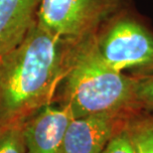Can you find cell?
Wrapping results in <instances>:
<instances>
[{"label": "cell", "mask_w": 153, "mask_h": 153, "mask_svg": "<svg viewBox=\"0 0 153 153\" xmlns=\"http://www.w3.org/2000/svg\"><path fill=\"white\" fill-rule=\"evenodd\" d=\"M66 40L36 23L25 39L0 58V130L22 126L55 102L65 75Z\"/></svg>", "instance_id": "6da1fadb"}, {"label": "cell", "mask_w": 153, "mask_h": 153, "mask_svg": "<svg viewBox=\"0 0 153 153\" xmlns=\"http://www.w3.org/2000/svg\"><path fill=\"white\" fill-rule=\"evenodd\" d=\"M134 105L137 108L153 111V75L135 78Z\"/></svg>", "instance_id": "9c48e42d"}, {"label": "cell", "mask_w": 153, "mask_h": 153, "mask_svg": "<svg viewBox=\"0 0 153 153\" xmlns=\"http://www.w3.org/2000/svg\"><path fill=\"white\" fill-rule=\"evenodd\" d=\"M102 153H136L133 143L123 128L111 139Z\"/></svg>", "instance_id": "8fae6325"}, {"label": "cell", "mask_w": 153, "mask_h": 153, "mask_svg": "<svg viewBox=\"0 0 153 153\" xmlns=\"http://www.w3.org/2000/svg\"><path fill=\"white\" fill-rule=\"evenodd\" d=\"M136 153H153V111L134 108L124 122Z\"/></svg>", "instance_id": "ba28073f"}, {"label": "cell", "mask_w": 153, "mask_h": 153, "mask_svg": "<svg viewBox=\"0 0 153 153\" xmlns=\"http://www.w3.org/2000/svg\"><path fill=\"white\" fill-rule=\"evenodd\" d=\"M131 111L74 118L66 131L61 153H102L112 137L122 130Z\"/></svg>", "instance_id": "5b68a950"}, {"label": "cell", "mask_w": 153, "mask_h": 153, "mask_svg": "<svg viewBox=\"0 0 153 153\" xmlns=\"http://www.w3.org/2000/svg\"><path fill=\"white\" fill-rule=\"evenodd\" d=\"M42 0H0V58L15 49L37 23Z\"/></svg>", "instance_id": "52a82bcc"}, {"label": "cell", "mask_w": 153, "mask_h": 153, "mask_svg": "<svg viewBox=\"0 0 153 153\" xmlns=\"http://www.w3.org/2000/svg\"><path fill=\"white\" fill-rule=\"evenodd\" d=\"M94 40L100 57L111 69L135 78L153 75V32L128 11L120 9L109 18Z\"/></svg>", "instance_id": "3957f363"}, {"label": "cell", "mask_w": 153, "mask_h": 153, "mask_svg": "<svg viewBox=\"0 0 153 153\" xmlns=\"http://www.w3.org/2000/svg\"><path fill=\"white\" fill-rule=\"evenodd\" d=\"M135 76L111 69L100 57L94 35L66 40L65 75L56 100L74 118L97 114H122L134 105Z\"/></svg>", "instance_id": "7a4b0ae2"}, {"label": "cell", "mask_w": 153, "mask_h": 153, "mask_svg": "<svg viewBox=\"0 0 153 153\" xmlns=\"http://www.w3.org/2000/svg\"><path fill=\"white\" fill-rule=\"evenodd\" d=\"M123 0H42L37 23L63 40L94 35L120 10Z\"/></svg>", "instance_id": "277c9868"}, {"label": "cell", "mask_w": 153, "mask_h": 153, "mask_svg": "<svg viewBox=\"0 0 153 153\" xmlns=\"http://www.w3.org/2000/svg\"><path fill=\"white\" fill-rule=\"evenodd\" d=\"M0 153H26L22 127L0 130Z\"/></svg>", "instance_id": "30bf717a"}, {"label": "cell", "mask_w": 153, "mask_h": 153, "mask_svg": "<svg viewBox=\"0 0 153 153\" xmlns=\"http://www.w3.org/2000/svg\"><path fill=\"white\" fill-rule=\"evenodd\" d=\"M74 119L67 105L44 106L22 124L26 153H61L69 124Z\"/></svg>", "instance_id": "8992f818"}]
</instances>
